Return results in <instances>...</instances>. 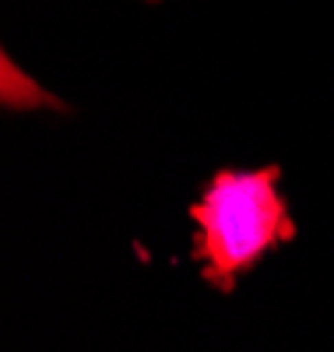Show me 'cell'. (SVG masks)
Listing matches in <instances>:
<instances>
[{
	"instance_id": "obj_1",
	"label": "cell",
	"mask_w": 334,
	"mask_h": 352,
	"mask_svg": "<svg viewBox=\"0 0 334 352\" xmlns=\"http://www.w3.org/2000/svg\"><path fill=\"white\" fill-rule=\"evenodd\" d=\"M190 219L197 222L194 254L204 261V278L219 289H232L243 272L296 232L278 194V166L215 173Z\"/></svg>"
},
{
	"instance_id": "obj_2",
	"label": "cell",
	"mask_w": 334,
	"mask_h": 352,
	"mask_svg": "<svg viewBox=\"0 0 334 352\" xmlns=\"http://www.w3.org/2000/svg\"><path fill=\"white\" fill-rule=\"evenodd\" d=\"M4 106L8 109H36V106H56L64 109V102L53 99L46 88H39L28 74H18V67L11 64V56H4Z\"/></svg>"
}]
</instances>
